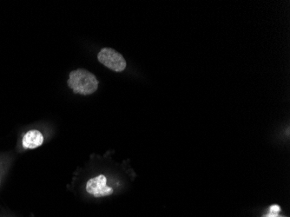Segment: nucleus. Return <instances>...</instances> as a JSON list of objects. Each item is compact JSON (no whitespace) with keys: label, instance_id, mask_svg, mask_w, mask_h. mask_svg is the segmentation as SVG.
<instances>
[{"label":"nucleus","instance_id":"3","mask_svg":"<svg viewBox=\"0 0 290 217\" xmlns=\"http://www.w3.org/2000/svg\"><path fill=\"white\" fill-rule=\"evenodd\" d=\"M106 177L99 175L91 178L86 184V191L95 197H104L113 193V189L107 186Z\"/></svg>","mask_w":290,"mask_h":217},{"label":"nucleus","instance_id":"1","mask_svg":"<svg viewBox=\"0 0 290 217\" xmlns=\"http://www.w3.org/2000/svg\"><path fill=\"white\" fill-rule=\"evenodd\" d=\"M67 83L75 94L89 96L98 91L99 82L92 72L84 69H78L70 73Z\"/></svg>","mask_w":290,"mask_h":217},{"label":"nucleus","instance_id":"2","mask_svg":"<svg viewBox=\"0 0 290 217\" xmlns=\"http://www.w3.org/2000/svg\"><path fill=\"white\" fill-rule=\"evenodd\" d=\"M98 59L102 64L116 72H124L126 68L124 57L111 48H103L98 52Z\"/></svg>","mask_w":290,"mask_h":217},{"label":"nucleus","instance_id":"4","mask_svg":"<svg viewBox=\"0 0 290 217\" xmlns=\"http://www.w3.org/2000/svg\"><path fill=\"white\" fill-rule=\"evenodd\" d=\"M43 143V137L42 133L37 129H32L24 136L22 145L24 149H33L42 145Z\"/></svg>","mask_w":290,"mask_h":217},{"label":"nucleus","instance_id":"5","mask_svg":"<svg viewBox=\"0 0 290 217\" xmlns=\"http://www.w3.org/2000/svg\"><path fill=\"white\" fill-rule=\"evenodd\" d=\"M281 211V207L279 205H272L270 208V214H279Z\"/></svg>","mask_w":290,"mask_h":217},{"label":"nucleus","instance_id":"6","mask_svg":"<svg viewBox=\"0 0 290 217\" xmlns=\"http://www.w3.org/2000/svg\"><path fill=\"white\" fill-rule=\"evenodd\" d=\"M261 217H285L282 216V215H280L279 214H270V213H267V214H264V215H262Z\"/></svg>","mask_w":290,"mask_h":217}]
</instances>
